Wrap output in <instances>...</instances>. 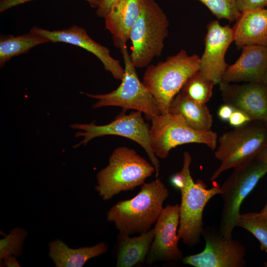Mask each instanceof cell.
Returning <instances> with one entry per match:
<instances>
[{
  "instance_id": "6da1fadb",
  "label": "cell",
  "mask_w": 267,
  "mask_h": 267,
  "mask_svg": "<svg viewBox=\"0 0 267 267\" xmlns=\"http://www.w3.org/2000/svg\"><path fill=\"white\" fill-rule=\"evenodd\" d=\"M191 160L189 152H184L181 171L171 178L173 186L181 194L178 236L190 247L198 243L203 232V212L207 203L221 193V187L218 183L208 189L202 180L194 181L190 171Z\"/></svg>"
},
{
  "instance_id": "7a4b0ae2",
  "label": "cell",
  "mask_w": 267,
  "mask_h": 267,
  "mask_svg": "<svg viewBox=\"0 0 267 267\" xmlns=\"http://www.w3.org/2000/svg\"><path fill=\"white\" fill-rule=\"evenodd\" d=\"M169 192L161 179L143 184L131 199L120 201L107 211V220L113 222L120 234L131 235L151 229L156 222Z\"/></svg>"
},
{
  "instance_id": "3957f363",
  "label": "cell",
  "mask_w": 267,
  "mask_h": 267,
  "mask_svg": "<svg viewBox=\"0 0 267 267\" xmlns=\"http://www.w3.org/2000/svg\"><path fill=\"white\" fill-rule=\"evenodd\" d=\"M154 172V166L134 149L118 147L109 157L108 164L97 173L95 189L107 201L122 191L141 186Z\"/></svg>"
},
{
  "instance_id": "277c9868",
  "label": "cell",
  "mask_w": 267,
  "mask_h": 267,
  "mask_svg": "<svg viewBox=\"0 0 267 267\" xmlns=\"http://www.w3.org/2000/svg\"><path fill=\"white\" fill-rule=\"evenodd\" d=\"M200 57L181 49L156 65H149L142 83L156 100L160 114L169 113L170 104L186 81L199 69Z\"/></svg>"
},
{
  "instance_id": "5b68a950",
  "label": "cell",
  "mask_w": 267,
  "mask_h": 267,
  "mask_svg": "<svg viewBox=\"0 0 267 267\" xmlns=\"http://www.w3.org/2000/svg\"><path fill=\"white\" fill-rule=\"evenodd\" d=\"M169 27V19L158 3L154 0H146L130 36V55L136 68L146 67L161 55Z\"/></svg>"
},
{
  "instance_id": "8992f818",
  "label": "cell",
  "mask_w": 267,
  "mask_h": 267,
  "mask_svg": "<svg viewBox=\"0 0 267 267\" xmlns=\"http://www.w3.org/2000/svg\"><path fill=\"white\" fill-rule=\"evenodd\" d=\"M251 121L223 133L219 138L215 152L221 162L210 180L217 179L224 171L249 163L267 146V125Z\"/></svg>"
},
{
  "instance_id": "52a82bcc",
  "label": "cell",
  "mask_w": 267,
  "mask_h": 267,
  "mask_svg": "<svg viewBox=\"0 0 267 267\" xmlns=\"http://www.w3.org/2000/svg\"><path fill=\"white\" fill-rule=\"evenodd\" d=\"M120 49L125 68L120 86L112 91L105 94L81 93L97 100L92 106L93 108L121 107L126 110L133 109L143 113L148 120H151L160 114L156 100L139 80L126 45Z\"/></svg>"
},
{
  "instance_id": "ba28073f",
  "label": "cell",
  "mask_w": 267,
  "mask_h": 267,
  "mask_svg": "<svg viewBox=\"0 0 267 267\" xmlns=\"http://www.w3.org/2000/svg\"><path fill=\"white\" fill-rule=\"evenodd\" d=\"M267 174V165L255 159L233 169L221 187L223 207L219 232L226 238H231L232 231L240 215L241 204L259 180Z\"/></svg>"
},
{
  "instance_id": "9c48e42d",
  "label": "cell",
  "mask_w": 267,
  "mask_h": 267,
  "mask_svg": "<svg viewBox=\"0 0 267 267\" xmlns=\"http://www.w3.org/2000/svg\"><path fill=\"white\" fill-rule=\"evenodd\" d=\"M70 127L78 130L75 133L76 137L83 138L74 146V148L85 146L96 137L107 135L121 136L135 142L145 151L155 168V177H158L160 171L159 162L151 147L150 127L142 118V112L133 111L129 114L122 113L111 122L104 125H97L94 122L74 123Z\"/></svg>"
},
{
  "instance_id": "30bf717a",
  "label": "cell",
  "mask_w": 267,
  "mask_h": 267,
  "mask_svg": "<svg viewBox=\"0 0 267 267\" xmlns=\"http://www.w3.org/2000/svg\"><path fill=\"white\" fill-rule=\"evenodd\" d=\"M151 121L150 142L157 157L166 158L172 148L186 143L203 144L212 150L217 147L216 133L196 130L188 126L180 115L160 114Z\"/></svg>"
},
{
  "instance_id": "8fae6325",
  "label": "cell",
  "mask_w": 267,
  "mask_h": 267,
  "mask_svg": "<svg viewBox=\"0 0 267 267\" xmlns=\"http://www.w3.org/2000/svg\"><path fill=\"white\" fill-rule=\"evenodd\" d=\"M205 247L201 252L183 257L184 264L195 267H243L246 249L239 241L204 229Z\"/></svg>"
},
{
  "instance_id": "7c38bea8",
  "label": "cell",
  "mask_w": 267,
  "mask_h": 267,
  "mask_svg": "<svg viewBox=\"0 0 267 267\" xmlns=\"http://www.w3.org/2000/svg\"><path fill=\"white\" fill-rule=\"evenodd\" d=\"M179 205H168L163 208L154 226V238L145 262L150 266L158 261L182 260L183 253L178 247Z\"/></svg>"
},
{
  "instance_id": "4fadbf2b",
  "label": "cell",
  "mask_w": 267,
  "mask_h": 267,
  "mask_svg": "<svg viewBox=\"0 0 267 267\" xmlns=\"http://www.w3.org/2000/svg\"><path fill=\"white\" fill-rule=\"evenodd\" d=\"M207 30L199 71L215 85L219 84L228 66L225 55L234 42L233 29L228 25H221L218 20H213L207 25Z\"/></svg>"
},
{
  "instance_id": "5bb4252c",
  "label": "cell",
  "mask_w": 267,
  "mask_h": 267,
  "mask_svg": "<svg viewBox=\"0 0 267 267\" xmlns=\"http://www.w3.org/2000/svg\"><path fill=\"white\" fill-rule=\"evenodd\" d=\"M30 31L44 37L48 42L64 43L84 48L98 58L104 69L110 72L114 79L121 81L122 79L124 68L120 61L111 55L107 47L91 39L82 27L73 25L67 29L50 31L34 26Z\"/></svg>"
},
{
  "instance_id": "9a60e30c",
  "label": "cell",
  "mask_w": 267,
  "mask_h": 267,
  "mask_svg": "<svg viewBox=\"0 0 267 267\" xmlns=\"http://www.w3.org/2000/svg\"><path fill=\"white\" fill-rule=\"evenodd\" d=\"M219 85L224 103L243 111L252 121L267 125V86L261 82L242 85L221 82Z\"/></svg>"
},
{
  "instance_id": "2e32d148",
  "label": "cell",
  "mask_w": 267,
  "mask_h": 267,
  "mask_svg": "<svg viewBox=\"0 0 267 267\" xmlns=\"http://www.w3.org/2000/svg\"><path fill=\"white\" fill-rule=\"evenodd\" d=\"M146 0H116L104 18L106 29L112 35L115 46L126 45Z\"/></svg>"
},
{
  "instance_id": "e0dca14e",
  "label": "cell",
  "mask_w": 267,
  "mask_h": 267,
  "mask_svg": "<svg viewBox=\"0 0 267 267\" xmlns=\"http://www.w3.org/2000/svg\"><path fill=\"white\" fill-rule=\"evenodd\" d=\"M241 48V54L234 63L227 66L222 82H261L267 68V47L248 45Z\"/></svg>"
},
{
  "instance_id": "ac0fdd59",
  "label": "cell",
  "mask_w": 267,
  "mask_h": 267,
  "mask_svg": "<svg viewBox=\"0 0 267 267\" xmlns=\"http://www.w3.org/2000/svg\"><path fill=\"white\" fill-rule=\"evenodd\" d=\"M232 29L234 42L238 48L248 45L267 47V9L241 12Z\"/></svg>"
},
{
  "instance_id": "d6986e66",
  "label": "cell",
  "mask_w": 267,
  "mask_h": 267,
  "mask_svg": "<svg viewBox=\"0 0 267 267\" xmlns=\"http://www.w3.org/2000/svg\"><path fill=\"white\" fill-rule=\"evenodd\" d=\"M48 250L49 257L56 267H82L90 259L106 253L108 246L99 242L91 246L71 248L56 239L49 243Z\"/></svg>"
},
{
  "instance_id": "ffe728a7",
  "label": "cell",
  "mask_w": 267,
  "mask_h": 267,
  "mask_svg": "<svg viewBox=\"0 0 267 267\" xmlns=\"http://www.w3.org/2000/svg\"><path fill=\"white\" fill-rule=\"evenodd\" d=\"M154 238V228L136 237L119 234L117 267H132L144 262Z\"/></svg>"
},
{
  "instance_id": "44dd1931",
  "label": "cell",
  "mask_w": 267,
  "mask_h": 267,
  "mask_svg": "<svg viewBox=\"0 0 267 267\" xmlns=\"http://www.w3.org/2000/svg\"><path fill=\"white\" fill-rule=\"evenodd\" d=\"M169 111L180 115L188 125L196 130L211 131L213 116L206 104L195 101L180 91L172 100Z\"/></svg>"
},
{
  "instance_id": "7402d4cb",
  "label": "cell",
  "mask_w": 267,
  "mask_h": 267,
  "mask_svg": "<svg viewBox=\"0 0 267 267\" xmlns=\"http://www.w3.org/2000/svg\"><path fill=\"white\" fill-rule=\"evenodd\" d=\"M48 42L44 37L30 31L29 33L14 36L3 35L0 39V66L12 57L27 53L33 47Z\"/></svg>"
},
{
  "instance_id": "603a6c76",
  "label": "cell",
  "mask_w": 267,
  "mask_h": 267,
  "mask_svg": "<svg viewBox=\"0 0 267 267\" xmlns=\"http://www.w3.org/2000/svg\"><path fill=\"white\" fill-rule=\"evenodd\" d=\"M214 85L213 81L198 71L186 81L180 92L195 101L206 104L212 96Z\"/></svg>"
},
{
  "instance_id": "cb8c5ba5",
  "label": "cell",
  "mask_w": 267,
  "mask_h": 267,
  "mask_svg": "<svg viewBox=\"0 0 267 267\" xmlns=\"http://www.w3.org/2000/svg\"><path fill=\"white\" fill-rule=\"evenodd\" d=\"M237 226L251 233L260 242L261 250L267 253V222L260 217L258 213L240 214Z\"/></svg>"
},
{
  "instance_id": "d4e9b609",
  "label": "cell",
  "mask_w": 267,
  "mask_h": 267,
  "mask_svg": "<svg viewBox=\"0 0 267 267\" xmlns=\"http://www.w3.org/2000/svg\"><path fill=\"white\" fill-rule=\"evenodd\" d=\"M28 235L27 231L22 228L11 229L3 238L0 239V260L4 257L13 255L20 256L23 251L25 240Z\"/></svg>"
},
{
  "instance_id": "484cf974",
  "label": "cell",
  "mask_w": 267,
  "mask_h": 267,
  "mask_svg": "<svg viewBox=\"0 0 267 267\" xmlns=\"http://www.w3.org/2000/svg\"><path fill=\"white\" fill-rule=\"evenodd\" d=\"M205 5L218 19H224L232 22L238 18L241 12L238 10L236 0H197Z\"/></svg>"
},
{
  "instance_id": "4316f807",
  "label": "cell",
  "mask_w": 267,
  "mask_h": 267,
  "mask_svg": "<svg viewBox=\"0 0 267 267\" xmlns=\"http://www.w3.org/2000/svg\"><path fill=\"white\" fill-rule=\"evenodd\" d=\"M238 10L245 11L264 8L267 6V0H236Z\"/></svg>"
},
{
  "instance_id": "83f0119b",
  "label": "cell",
  "mask_w": 267,
  "mask_h": 267,
  "mask_svg": "<svg viewBox=\"0 0 267 267\" xmlns=\"http://www.w3.org/2000/svg\"><path fill=\"white\" fill-rule=\"evenodd\" d=\"M35 0H0V11L2 12L12 7ZM93 8H97L101 0H84Z\"/></svg>"
},
{
  "instance_id": "f1b7e54d",
  "label": "cell",
  "mask_w": 267,
  "mask_h": 267,
  "mask_svg": "<svg viewBox=\"0 0 267 267\" xmlns=\"http://www.w3.org/2000/svg\"><path fill=\"white\" fill-rule=\"evenodd\" d=\"M251 121L252 120L246 114L235 109L228 122L231 126L235 128L242 127Z\"/></svg>"
},
{
  "instance_id": "f546056e",
  "label": "cell",
  "mask_w": 267,
  "mask_h": 267,
  "mask_svg": "<svg viewBox=\"0 0 267 267\" xmlns=\"http://www.w3.org/2000/svg\"><path fill=\"white\" fill-rule=\"evenodd\" d=\"M234 109L235 108L231 105L224 103L219 107L217 113L218 116L222 121L224 122L228 121Z\"/></svg>"
},
{
  "instance_id": "4dcf8cb0",
  "label": "cell",
  "mask_w": 267,
  "mask_h": 267,
  "mask_svg": "<svg viewBox=\"0 0 267 267\" xmlns=\"http://www.w3.org/2000/svg\"><path fill=\"white\" fill-rule=\"evenodd\" d=\"M116 0H101L96 10L98 16L104 18L108 13L112 4Z\"/></svg>"
},
{
  "instance_id": "1f68e13d",
  "label": "cell",
  "mask_w": 267,
  "mask_h": 267,
  "mask_svg": "<svg viewBox=\"0 0 267 267\" xmlns=\"http://www.w3.org/2000/svg\"><path fill=\"white\" fill-rule=\"evenodd\" d=\"M17 257L13 255L6 256L0 260L2 263V267H20L21 265L16 258Z\"/></svg>"
},
{
  "instance_id": "d6a6232c",
  "label": "cell",
  "mask_w": 267,
  "mask_h": 267,
  "mask_svg": "<svg viewBox=\"0 0 267 267\" xmlns=\"http://www.w3.org/2000/svg\"><path fill=\"white\" fill-rule=\"evenodd\" d=\"M256 159L267 165V146L261 151Z\"/></svg>"
},
{
  "instance_id": "836d02e7",
  "label": "cell",
  "mask_w": 267,
  "mask_h": 267,
  "mask_svg": "<svg viewBox=\"0 0 267 267\" xmlns=\"http://www.w3.org/2000/svg\"><path fill=\"white\" fill-rule=\"evenodd\" d=\"M258 213L260 217L264 221L267 222V203L261 211Z\"/></svg>"
},
{
  "instance_id": "e575fe53",
  "label": "cell",
  "mask_w": 267,
  "mask_h": 267,
  "mask_svg": "<svg viewBox=\"0 0 267 267\" xmlns=\"http://www.w3.org/2000/svg\"><path fill=\"white\" fill-rule=\"evenodd\" d=\"M261 82L267 86V68L262 77Z\"/></svg>"
},
{
  "instance_id": "d590c367",
  "label": "cell",
  "mask_w": 267,
  "mask_h": 267,
  "mask_svg": "<svg viewBox=\"0 0 267 267\" xmlns=\"http://www.w3.org/2000/svg\"></svg>"
}]
</instances>
